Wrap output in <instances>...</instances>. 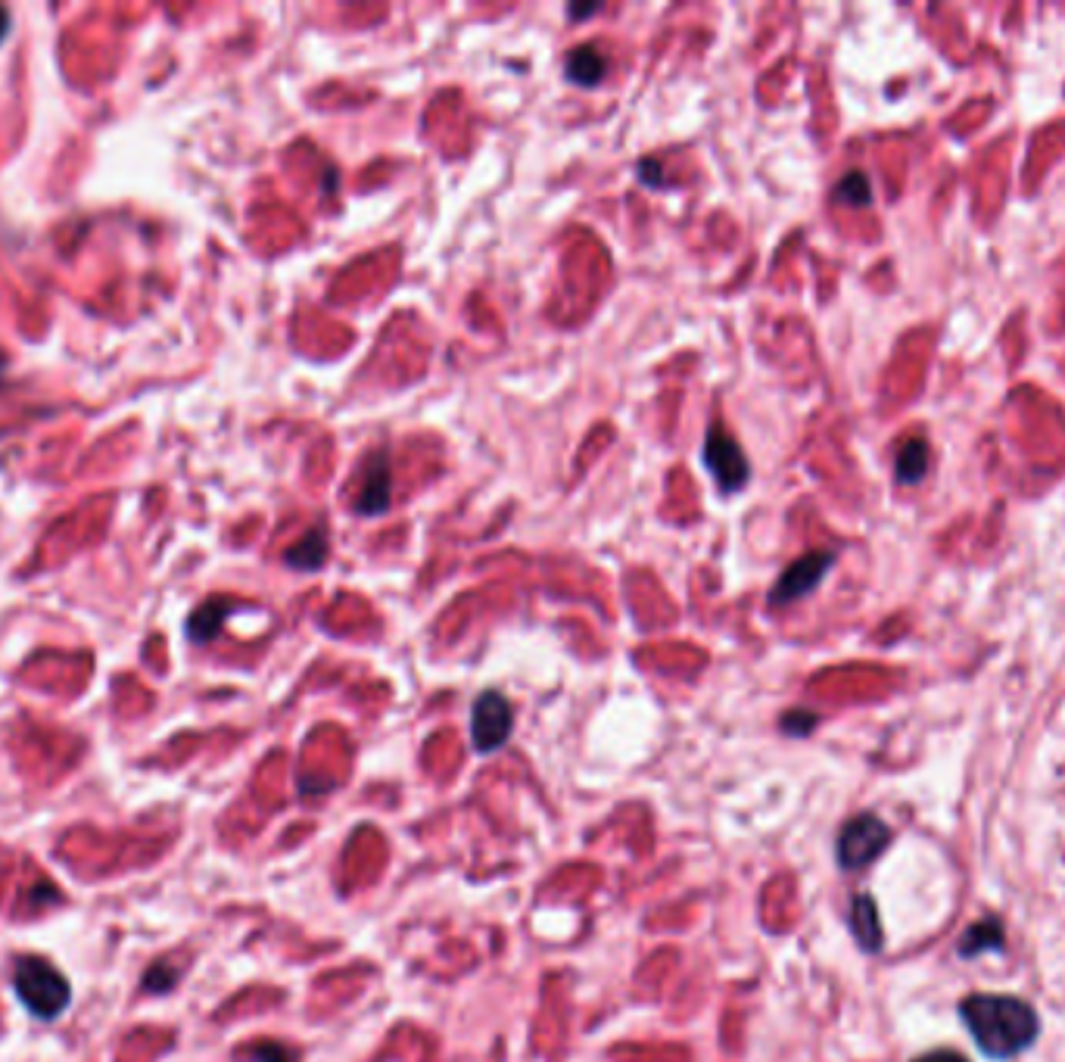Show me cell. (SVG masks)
I'll list each match as a JSON object with an SVG mask.
<instances>
[{"instance_id":"cell-12","label":"cell","mask_w":1065,"mask_h":1062,"mask_svg":"<svg viewBox=\"0 0 1065 1062\" xmlns=\"http://www.w3.org/2000/svg\"><path fill=\"white\" fill-rule=\"evenodd\" d=\"M925 471H928V443L913 437V440H907L904 446H900L897 461H894V474H897L900 483L910 486V483H919L925 477Z\"/></svg>"},{"instance_id":"cell-22","label":"cell","mask_w":1065,"mask_h":1062,"mask_svg":"<svg viewBox=\"0 0 1065 1062\" xmlns=\"http://www.w3.org/2000/svg\"><path fill=\"white\" fill-rule=\"evenodd\" d=\"M0 368H4V356H0Z\"/></svg>"},{"instance_id":"cell-19","label":"cell","mask_w":1065,"mask_h":1062,"mask_svg":"<svg viewBox=\"0 0 1065 1062\" xmlns=\"http://www.w3.org/2000/svg\"><path fill=\"white\" fill-rule=\"evenodd\" d=\"M159 972H162V966H156V969L147 975V985H150V991H159V985H156ZM172 982H175V975H162V991H169V988H172Z\"/></svg>"},{"instance_id":"cell-21","label":"cell","mask_w":1065,"mask_h":1062,"mask_svg":"<svg viewBox=\"0 0 1065 1062\" xmlns=\"http://www.w3.org/2000/svg\"><path fill=\"white\" fill-rule=\"evenodd\" d=\"M10 32V16H7V10L4 7H0V41H4V35Z\"/></svg>"},{"instance_id":"cell-3","label":"cell","mask_w":1065,"mask_h":1062,"mask_svg":"<svg viewBox=\"0 0 1065 1062\" xmlns=\"http://www.w3.org/2000/svg\"><path fill=\"white\" fill-rule=\"evenodd\" d=\"M888 844H891V829L876 813H860L841 826L835 854H838L841 869H863L876 860Z\"/></svg>"},{"instance_id":"cell-1","label":"cell","mask_w":1065,"mask_h":1062,"mask_svg":"<svg viewBox=\"0 0 1065 1062\" xmlns=\"http://www.w3.org/2000/svg\"><path fill=\"white\" fill-rule=\"evenodd\" d=\"M960 1016L975 1044L991 1059H1009L1028 1050L1041 1031L1031 1003L1006 994H969L960 1003Z\"/></svg>"},{"instance_id":"cell-10","label":"cell","mask_w":1065,"mask_h":1062,"mask_svg":"<svg viewBox=\"0 0 1065 1062\" xmlns=\"http://www.w3.org/2000/svg\"><path fill=\"white\" fill-rule=\"evenodd\" d=\"M327 555H331V542H327V530L324 527H315L309 530L299 542H293V546L287 549L284 561L287 567L293 570H321L327 564Z\"/></svg>"},{"instance_id":"cell-20","label":"cell","mask_w":1065,"mask_h":1062,"mask_svg":"<svg viewBox=\"0 0 1065 1062\" xmlns=\"http://www.w3.org/2000/svg\"><path fill=\"white\" fill-rule=\"evenodd\" d=\"M598 10H602V7H570L567 13L577 19V16H592V13H598Z\"/></svg>"},{"instance_id":"cell-5","label":"cell","mask_w":1065,"mask_h":1062,"mask_svg":"<svg viewBox=\"0 0 1065 1062\" xmlns=\"http://www.w3.org/2000/svg\"><path fill=\"white\" fill-rule=\"evenodd\" d=\"M514 729V707L502 692H483L471 707V739L480 754H493L508 745Z\"/></svg>"},{"instance_id":"cell-16","label":"cell","mask_w":1065,"mask_h":1062,"mask_svg":"<svg viewBox=\"0 0 1065 1062\" xmlns=\"http://www.w3.org/2000/svg\"><path fill=\"white\" fill-rule=\"evenodd\" d=\"M779 726H782L788 735H807V732L816 726V714H810V711H788V714L779 720Z\"/></svg>"},{"instance_id":"cell-7","label":"cell","mask_w":1065,"mask_h":1062,"mask_svg":"<svg viewBox=\"0 0 1065 1062\" xmlns=\"http://www.w3.org/2000/svg\"><path fill=\"white\" fill-rule=\"evenodd\" d=\"M832 564H835V552H807L795 564H788L785 574L770 589V605L779 608V605L798 602V598H804L807 592H813L819 583L826 580Z\"/></svg>"},{"instance_id":"cell-2","label":"cell","mask_w":1065,"mask_h":1062,"mask_svg":"<svg viewBox=\"0 0 1065 1062\" xmlns=\"http://www.w3.org/2000/svg\"><path fill=\"white\" fill-rule=\"evenodd\" d=\"M13 985H16L19 1000L29 1006L38 1019L60 1016L69 1003V982L63 978V972L41 957H22L13 972Z\"/></svg>"},{"instance_id":"cell-17","label":"cell","mask_w":1065,"mask_h":1062,"mask_svg":"<svg viewBox=\"0 0 1065 1062\" xmlns=\"http://www.w3.org/2000/svg\"><path fill=\"white\" fill-rule=\"evenodd\" d=\"M913 1062H969V1059L957 1050H935V1053H925Z\"/></svg>"},{"instance_id":"cell-11","label":"cell","mask_w":1065,"mask_h":1062,"mask_svg":"<svg viewBox=\"0 0 1065 1062\" xmlns=\"http://www.w3.org/2000/svg\"><path fill=\"white\" fill-rule=\"evenodd\" d=\"M960 957L975 960L978 953H991V950H1003V922L997 916H985L975 925H969L963 941H960Z\"/></svg>"},{"instance_id":"cell-4","label":"cell","mask_w":1065,"mask_h":1062,"mask_svg":"<svg viewBox=\"0 0 1065 1062\" xmlns=\"http://www.w3.org/2000/svg\"><path fill=\"white\" fill-rule=\"evenodd\" d=\"M704 465L714 474L723 493H739L751 477V465L739 446V440L723 424H710L704 437Z\"/></svg>"},{"instance_id":"cell-6","label":"cell","mask_w":1065,"mask_h":1062,"mask_svg":"<svg viewBox=\"0 0 1065 1062\" xmlns=\"http://www.w3.org/2000/svg\"><path fill=\"white\" fill-rule=\"evenodd\" d=\"M393 499V468L390 452L380 446L359 465V493L352 499V511L362 517H377L390 508Z\"/></svg>"},{"instance_id":"cell-15","label":"cell","mask_w":1065,"mask_h":1062,"mask_svg":"<svg viewBox=\"0 0 1065 1062\" xmlns=\"http://www.w3.org/2000/svg\"><path fill=\"white\" fill-rule=\"evenodd\" d=\"M253 1062H299L296 1053L284 1044H275V1041H265V1044H256L253 1050Z\"/></svg>"},{"instance_id":"cell-14","label":"cell","mask_w":1065,"mask_h":1062,"mask_svg":"<svg viewBox=\"0 0 1065 1062\" xmlns=\"http://www.w3.org/2000/svg\"><path fill=\"white\" fill-rule=\"evenodd\" d=\"M835 197L841 203H848V206H869L872 203V184H869V178L863 172H848L838 181Z\"/></svg>"},{"instance_id":"cell-8","label":"cell","mask_w":1065,"mask_h":1062,"mask_svg":"<svg viewBox=\"0 0 1065 1062\" xmlns=\"http://www.w3.org/2000/svg\"><path fill=\"white\" fill-rule=\"evenodd\" d=\"M848 922H851V932H854V941L860 944V950H866V953H879L882 950V944H885L882 919H879L876 901H872L869 894H857L854 897Z\"/></svg>"},{"instance_id":"cell-18","label":"cell","mask_w":1065,"mask_h":1062,"mask_svg":"<svg viewBox=\"0 0 1065 1062\" xmlns=\"http://www.w3.org/2000/svg\"><path fill=\"white\" fill-rule=\"evenodd\" d=\"M639 175L645 184H661V166H654L651 159H642L639 162Z\"/></svg>"},{"instance_id":"cell-13","label":"cell","mask_w":1065,"mask_h":1062,"mask_svg":"<svg viewBox=\"0 0 1065 1062\" xmlns=\"http://www.w3.org/2000/svg\"><path fill=\"white\" fill-rule=\"evenodd\" d=\"M231 602H206L187 623V633L194 642H209L218 630H222V620L231 614Z\"/></svg>"},{"instance_id":"cell-9","label":"cell","mask_w":1065,"mask_h":1062,"mask_svg":"<svg viewBox=\"0 0 1065 1062\" xmlns=\"http://www.w3.org/2000/svg\"><path fill=\"white\" fill-rule=\"evenodd\" d=\"M605 69H608V60L602 50H595V44H583V47H573L567 53L564 60V75L570 85H580V88H598L605 81Z\"/></svg>"}]
</instances>
